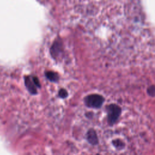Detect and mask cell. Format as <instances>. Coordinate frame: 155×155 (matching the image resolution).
Returning <instances> with one entry per match:
<instances>
[{
  "mask_svg": "<svg viewBox=\"0 0 155 155\" xmlns=\"http://www.w3.org/2000/svg\"><path fill=\"white\" fill-rule=\"evenodd\" d=\"M120 107L116 104H110L106 107L107 119L108 125H113L119 119L121 114Z\"/></svg>",
  "mask_w": 155,
  "mask_h": 155,
  "instance_id": "1",
  "label": "cell"
},
{
  "mask_svg": "<svg viewBox=\"0 0 155 155\" xmlns=\"http://www.w3.org/2000/svg\"><path fill=\"white\" fill-rule=\"evenodd\" d=\"M105 98L101 94L93 93L86 96L84 99V102L88 108L98 109L104 104Z\"/></svg>",
  "mask_w": 155,
  "mask_h": 155,
  "instance_id": "2",
  "label": "cell"
},
{
  "mask_svg": "<svg viewBox=\"0 0 155 155\" xmlns=\"http://www.w3.org/2000/svg\"><path fill=\"white\" fill-rule=\"evenodd\" d=\"M25 85L31 94H36L38 93V88L41 87L39 79L36 76H25L24 77Z\"/></svg>",
  "mask_w": 155,
  "mask_h": 155,
  "instance_id": "3",
  "label": "cell"
},
{
  "mask_svg": "<svg viewBox=\"0 0 155 155\" xmlns=\"http://www.w3.org/2000/svg\"><path fill=\"white\" fill-rule=\"evenodd\" d=\"M62 44L60 39H56L54 42L53 43L52 45L50 48V54L53 58L56 59L63 51L62 49Z\"/></svg>",
  "mask_w": 155,
  "mask_h": 155,
  "instance_id": "4",
  "label": "cell"
},
{
  "mask_svg": "<svg viewBox=\"0 0 155 155\" xmlns=\"http://www.w3.org/2000/svg\"><path fill=\"white\" fill-rule=\"evenodd\" d=\"M88 142L92 145H96L99 143V139L96 131L93 128H90L85 135Z\"/></svg>",
  "mask_w": 155,
  "mask_h": 155,
  "instance_id": "5",
  "label": "cell"
},
{
  "mask_svg": "<svg viewBox=\"0 0 155 155\" xmlns=\"http://www.w3.org/2000/svg\"><path fill=\"white\" fill-rule=\"evenodd\" d=\"M46 78L51 82H58L59 79V74L53 71H47L45 72Z\"/></svg>",
  "mask_w": 155,
  "mask_h": 155,
  "instance_id": "6",
  "label": "cell"
},
{
  "mask_svg": "<svg viewBox=\"0 0 155 155\" xmlns=\"http://www.w3.org/2000/svg\"><path fill=\"white\" fill-rule=\"evenodd\" d=\"M113 145L118 150H122L125 147V143L120 139H116L112 140Z\"/></svg>",
  "mask_w": 155,
  "mask_h": 155,
  "instance_id": "7",
  "label": "cell"
},
{
  "mask_svg": "<svg viewBox=\"0 0 155 155\" xmlns=\"http://www.w3.org/2000/svg\"><path fill=\"white\" fill-rule=\"evenodd\" d=\"M58 96L62 99H65L67 97L68 94L67 91L65 88H61L58 91Z\"/></svg>",
  "mask_w": 155,
  "mask_h": 155,
  "instance_id": "8",
  "label": "cell"
},
{
  "mask_svg": "<svg viewBox=\"0 0 155 155\" xmlns=\"http://www.w3.org/2000/svg\"><path fill=\"white\" fill-rule=\"evenodd\" d=\"M147 92L148 93V94L150 96L153 97L154 96V94H155V87L154 85H151V86H150L147 90Z\"/></svg>",
  "mask_w": 155,
  "mask_h": 155,
  "instance_id": "9",
  "label": "cell"
},
{
  "mask_svg": "<svg viewBox=\"0 0 155 155\" xmlns=\"http://www.w3.org/2000/svg\"><path fill=\"white\" fill-rule=\"evenodd\" d=\"M96 155H100V154H96Z\"/></svg>",
  "mask_w": 155,
  "mask_h": 155,
  "instance_id": "10",
  "label": "cell"
}]
</instances>
